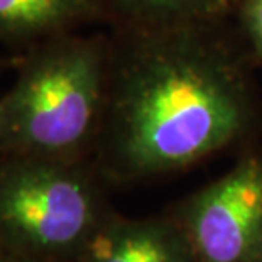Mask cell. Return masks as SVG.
Wrapping results in <instances>:
<instances>
[{
    "instance_id": "1",
    "label": "cell",
    "mask_w": 262,
    "mask_h": 262,
    "mask_svg": "<svg viewBox=\"0 0 262 262\" xmlns=\"http://www.w3.org/2000/svg\"><path fill=\"white\" fill-rule=\"evenodd\" d=\"M211 26L119 29L95 149L102 178L129 183L185 169L252 130L247 75Z\"/></svg>"
},
{
    "instance_id": "2",
    "label": "cell",
    "mask_w": 262,
    "mask_h": 262,
    "mask_svg": "<svg viewBox=\"0 0 262 262\" xmlns=\"http://www.w3.org/2000/svg\"><path fill=\"white\" fill-rule=\"evenodd\" d=\"M29 48L0 97V154L88 159L103 124L112 41L66 32Z\"/></svg>"
},
{
    "instance_id": "3",
    "label": "cell",
    "mask_w": 262,
    "mask_h": 262,
    "mask_svg": "<svg viewBox=\"0 0 262 262\" xmlns=\"http://www.w3.org/2000/svg\"><path fill=\"white\" fill-rule=\"evenodd\" d=\"M88 159L0 154V247L44 262L73 260L110 210Z\"/></svg>"
},
{
    "instance_id": "4",
    "label": "cell",
    "mask_w": 262,
    "mask_h": 262,
    "mask_svg": "<svg viewBox=\"0 0 262 262\" xmlns=\"http://www.w3.org/2000/svg\"><path fill=\"white\" fill-rule=\"evenodd\" d=\"M196 262H262V154L249 152L169 215Z\"/></svg>"
},
{
    "instance_id": "5",
    "label": "cell",
    "mask_w": 262,
    "mask_h": 262,
    "mask_svg": "<svg viewBox=\"0 0 262 262\" xmlns=\"http://www.w3.org/2000/svg\"><path fill=\"white\" fill-rule=\"evenodd\" d=\"M75 262H196V257L171 216L125 219L110 211Z\"/></svg>"
},
{
    "instance_id": "6",
    "label": "cell",
    "mask_w": 262,
    "mask_h": 262,
    "mask_svg": "<svg viewBox=\"0 0 262 262\" xmlns=\"http://www.w3.org/2000/svg\"><path fill=\"white\" fill-rule=\"evenodd\" d=\"M102 15V0H0V42L32 46Z\"/></svg>"
},
{
    "instance_id": "7",
    "label": "cell",
    "mask_w": 262,
    "mask_h": 262,
    "mask_svg": "<svg viewBox=\"0 0 262 262\" xmlns=\"http://www.w3.org/2000/svg\"><path fill=\"white\" fill-rule=\"evenodd\" d=\"M238 0H102L103 15L119 29L216 24Z\"/></svg>"
},
{
    "instance_id": "8",
    "label": "cell",
    "mask_w": 262,
    "mask_h": 262,
    "mask_svg": "<svg viewBox=\"0 0 262 262\" xmlns=\"http://www.w3.org/2000/svg\"><path fill=\"white\" fill-rule=\"evenodd\" d=\"M235 12L245 41L262 64V0H238Z\"/></svg>"
},
{
    "instance_id": "9",
    "label": "cell",
    "mask_w": 262,
    "mask_h": 262,
    "mask_svg": "<svg viewBox=\"0 0 262 262\" xmlns=\"http://www.w3.org/2000/svg\"><path fill=\"white\" fill-rule=\"evenodd\" d=\"M0 262H44V260L32 259V257H27V255H22V254L10 252V250L0 247Z\"/></svg>"
},
{
    "instance_id": "10",
    "label": "cell",
    "mask_w": 262,
    "mask_h": 262,
    "mask_svg": "<svg viewBox=\"0 0 262 262\" xmlns=\"http://www.w3.org/2000/svg\"><path fill=\"white\" fill-rule=\"evenodd\" d=\"M2 64H5V61H2V59H0V70H2Z\"/></svg>"
}]
</instances>
